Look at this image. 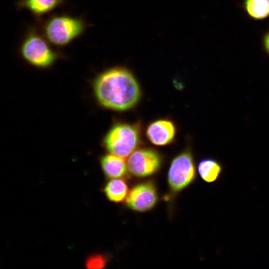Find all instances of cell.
Returning <instances> with one entry per match:
<instances>
[{"instance_id":"obj_1","label":"cell","mask_w":269,"mask_h":269,"mask_svg":"<svg viewBox=\"0 0 269 269\" xmlns=\"http://www.w3.org/2000/svg\"><path fill=\"white\" fill-rule=\"evenodd\" d=\"M94 92L99 103L113 110L133 107L140 97L139 85L128 69L114 67L106 70L95 81Z\"/></svg>"},{"instance_id":"obj_2","label":"cell","mask_w":269,"mask_h":269,"mask_svg":"<svg viewBox=\"0 0 269 269\" xmlns=\"http://www.w3.org/2000/svg\"><path fill=\"white\" fill-rule=\"evenodd\" d=\"M87 27L81 18L68 15L50 16L43 23L42 34L51 44L65 46L80 36Z\"/></svg>"},{"instance_id":"obj_3","label":"cell","mask_w":269,"mask_h":269,"mask_svg":"<svg viewBox=\"0 0 269 269\" xmlns=\"http://www.w3.org/2000/svg\"><path fill=\"white\" fill-rule=\"evenodd\" d=\"M22 58L29 64L38 68L52 65L59 54L50 46L43 34L31 29L24 38L20 48Z\"/></svg>"},{"instance_id":"obj_4","label":"cell","mask_w":269,"mask_h":269,"mask_svg":"<svg viewBox=\"0 0 269 269\" xmlns=\"http://www.w3.org/2000/svg\"><path fill=\"white\" fill-rule=\"evenodd\" d=\"M140 141V133L136 126L117 124L107 133L104 143L111 154L126 158L134 152Z\"/></svg>"},{"instance_id":"obj_5","label":"cell","mask_w":269,"mask_h":269,"mask_svg":"<svg viewBox=\"0 0 269 269\" xmlns=\"http://www.w3.org/2000/svg\"><path fill=\"white\" fill-rule=\"evenodd\" d=\"M195 167L191 153L185 151L171 162L167 176L171 190L178 192L188 186L194 179Z\"/></svg>"},{"instance_id":"obj_6","label":"cell","mask_w":269,"mask_h":269,"mask_svg":"<svg viewBox=\"0 0 269 269\" xmlns=\"http://www.w3.org/2000/svg\"><path fill=\"white\" fill-rule=\"evenodd\" d=\"M159 154L150 148L135 150L127 160L128 169L135 177H145L156 173L161 165Z\"/></svg>"},{"instance_id":"obj_7","label":"cell","mask_w":269,"mask_h":269,"mask_svg":"<svg viewBox=\"0 0 269 269\" xmlns=\"http://www.w3.org/2000/svg\"><path fill=\"white\" fill-rule=\"evenodd\" d=\"M156 189L152 182L147 181L134 186L127 198L128 206L133 210L143 212L152 209L157 201Z\"/></svg>"},{"instance_id":"obj_8","label":"cell","mask_w":269,"mask_h":269,"mask_svg":"<svg viewBox=\"0 0 269 269\" xmlns=\"http://www.w3.org/2000/svg\"><path fill=\"white\" fill-rule=\"evenodd\" d=\"M176 134L173 123L168 120L161 119L153 122L147 127L146 135L148 140L158 146L165 145L173 141Z\"/></svg>"},{"instance_id":"obj_9","label":"cell","mask_w":269,"mask_h":269,"mask_svg":"<svg viewBox=\"0 0 269 269\" xmlns=\"http://www.w3.org/2000/svg\"><path fill=\"white\" fill-rule=\"evenodd\" d=\"M101 163L104 173L109 178L121 177L126 173L128 169L124 158L111 153L104 156Z\"/></svg>"},{"instance_id":"obj_10","label":"cell","mask_w":269,"mask_h":269,"mask_svg":"<svg viewBox=\"0 0 269 269\" xmlns=\"http://www.w3.org/2000/svg\"><path fill=\"white\" fill-rule=\"evenodd\" d=\"M64 0H21L18 6L25 8L37 17L50 13L62 5Z\"/></svg>"},{"instance_id":"obj_11","label":"cell","mask_w":269,"mask_h":269,"mask_svg":"<svg viewBox=\"0 0 269 269\" xmlns=\"http://www.w3.org/2000/svg\"><path fill=\"white\" fill-rule=\"evenodd\" d=\"M243 6L248 16L255 20L269 16V0H243Z\"/></svg>"},{"instance_id":"obj_12","label":"cell","mask_w":269,"mask_h":269,"mask_svg":"<svg viewBox=\"0 0 269 269\" xmlns=\"http://www.w3.org/2000/svg\"><path fill=\"white\" fill-rule=\"evenodd\" d=\"M128 187L122 179L116 178L109 181L104 191L107 197L114 202H120L125 200L128 193Z\"/></svg>"},{"instance_id":"obj_13","label":"cell","mask_w":269,"mask_h":269,"mask_svg":"<svg viewBox=\"0 0 269 269\" xmlns=\"http://www.w3.org/2000/svg\"><path fill=\"white\" fill-rule=\"evenodd\" d=\"M198 170L201 177L205 181L211 183L217 180L220 177L222 168L216 160L206 159L199 163Z\"/></svg>"},{"instance_id":"obj_14","label":"cell","mask_w":269,"mask_h":269,"mask_svg":"<svg viewBox=\"0 0 269 269\" xmlns=\"http://www.w3.org/2000/svg\"><path fill=\"white\" fill-rule=\"evenodd\" d=\"M107 262L105 256L101 254H95L87 259L86 265L88 269H102L105 268Z\"/></svg>"},{"instance_id":"obj_15","label":"cell","mask_w":269,"mask_h":269,"mask_svg":"<svg viewBox=\"0 0 269 269\" xmlns=\"http://www.w3.org/2000/svg\"><path fill=\"white\" fill-rule=\"evenodd\" d=\"M263 45L266 52L269 56V29L263 37Z\"/></svg>"}]
</instances>
